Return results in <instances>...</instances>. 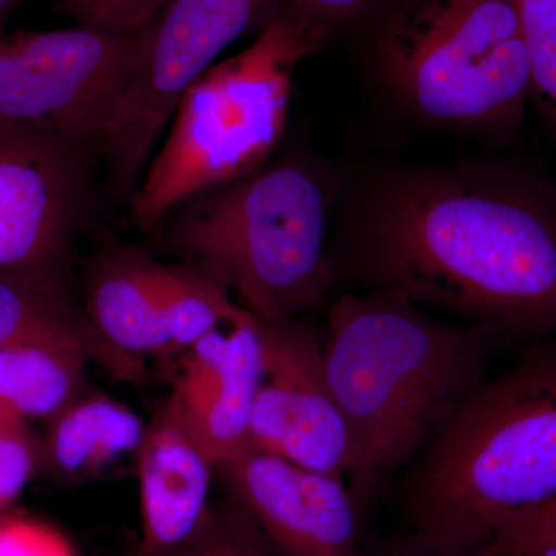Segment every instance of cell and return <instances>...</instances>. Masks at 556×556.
Returning a JSON list of instances; mask_svg holds the SVG:
<instances>
[{
	"label": "cell",
	"mask_w": 556,
	"mask_h": 556,
	"mask_svg": "<svg viewBox=\"0 0 556 556\" xmlns=\"http://www.w3.org/2000/svg\"><path fill=\"white\" fill-rule=\"evenodd\" d=\"M212 467L169 409L149 427L139 447L142 541L164 547L189 536L206 515Z\"/></svg>",
	"instance_id": "5bb4252c"
},
{
	"label": "cell",
	"mask_w": 556,
	"mask_h": 556,
	"mask_svg": "<svg viewBox=\"0 0 556 556\" xmlns=\"http://www.w3.org/2000/svg\"><path fill=\"white\" fill-rule=\"evenodd\" d=\"M159 262L135 251L109 255L91 274L87 316L110 346L137 358L172 350L159 288Z\"/></svg>",
	"instance_id": "9a60e30c"
},
{
	"label": "cell",
	"mask_w": 556,
	"mask_h": 556,
	"mask_svg": "<svg viewBox=\"0 0 556 556\" xmlns=\"http://www.w3.org/2000/svg\"><path fill=\"white\" fill-rule=\"evenodd\" d=\"M507 340L388 292H342L324 342L329 386L353 438L348 490L361 514L486 379Z\"/></svg>",
	"instance_id": "7a4b0ae2"
},
{
	"label": "cell",
	"mask_w": 556,
	"mask_h": 556,
	"mask_svg": "<svg viewBox=\"0 0 556 556\" xmlns=\"http://www.w3.org/2000/svg\"><path fill=\"white\" fill-rule=\"evenodd\" d=\"M332 197L303 161L265 164L175 208L167 217L170 247L222 281L254 316L294 320L334 288Z\"/></svg>",
	"instance_id": "5b68a950"
},
{
	"label": "cell",
	"mask_w": 556,
	"mask_h": 556,
	"mask_svg": "<svg viewBox=\"0 0 556 556\" xmlns=\"http://www.w3.org/2000/svg\"><path fill=\"white\" fill-rule=\"evenodd\" d=\"M556 497V340L475 388L408 464L399 503L412 532L464 551Z\"/></svg>",
	"instance_id": "3957f363"
},
{
	"label": "cell",
	"mask_w": 556,
	"mask_h": 556,
	"mask_svg": "<svg viewBox=\"0 0 556 556\" xmlns=\"http://www.w3.org/2000/svg\"><path fill=\"white\" fill-rule=\"evenodd\" d=\"M263 380L249 424L248 448L308 470L350 477L353 438L329 386L324 343L294 320L260 318Z\"/></svg>",
	"instance_id": "9c48e42d"
},
{
	"label": "cell",
	"mask_w": 556,
	"mask_h": 556,
	"mask_svg": "<svg viewBox=\"0 0 556 556\" xmlns=\"http://www.w3.org/2000/svg\"><path fill=\"white\" fill-rule=\"evenodd\" d=\"M175 0H54L53 10L79 25L139 30Z\"/></svg>",
	"instance_id": "7402d4cb"
},
{
	"label": "cell",
	"mask_w": 556,
	"mask_h": 556,
	"mask_svg": "<svg viewBox=\"0 0 556 556\" xmlns=\"http://www.w3.org/2000/svg\"><path fill=\"white\" fill-rule=\"evenodd\" d=\"M490 543L514 551L556 556V497L510 519L497 530Z\"/></svg>",
	"instance_id": "cb8c5ba5"
},
{
	"label": "cell",
	"mask_w": 556,
	"mask_h": 556,
	"mask_svg": "<svg viewBox=\"0 0 556 556\" xmlns=\"http://www.w3.org/2000/svg\"><path fill=\"white\" fill-rule=\"evenodd\" d=\"M380 2L382 0H277L273 20L285 22L321 51L340 33L357 27Z\"/></svg>",
	"instance_id": "44dd1931"
},
{
	"label": "cell",
	"mask_w": 556,
	"mask_h": 556,
	"mask_svg": "<svg viewBox=\"0 0 556 556\" xmlns=\"http://www.w3.org/2000/svg\"><path fill=\"white\" fill-rule=\"evenodd\" d=\"M156 270L164 328L172 350L190 348L249 313L236 303L228 287L200 266L159 263Z\"/></svg>",
	"instance_id": "e0dca14e"
},
{
	"label": "cell",
	"mask_w": 556,
	"mask_h": 556,
	"mask_svg": "<svg viewBox=\"0 0 556 556\" xmlns=\"http://www.w3.org/2000/svg\"><path fill=\"white\" fill-rule=\"evenodd\" d=\"M0 556H72V552L53 530L9 517L0 518Z\"/></svg>",
	"instance_id": "d4e9b609"
},
{
	"label": "cell",
	"mask_w": 556,
	"mask_h": 556,
	"mask_svg": "<svg viewBox=\"0 0 556 556\" xmlns=\"http://www.w3.org/2000/svg\"><path fill=\"white\" fill-rule=\"evenodd\" d=\"M233 503L280 556H365L362 514L345 479L243 450L218 466Z\"/></svg>",
	"instance_id": "8fae6325"
},
{
	"label": "cell",
	"mask_w": 556,
	"mask_h": 556,
	"mask_svg": "<svg viewBox=\"0 0 556 556\" xmlns=\"http://www.w3.org/2000/svg\"><path fill=\"white\" fill-rule=\"evenodd\" d=\"M262 380L260 318L249 311L188 348L166 408L218 467L248 448Z\"/></svg>",
	"instance_id": "7c38bea8"
},
{
	"label": "cell",
	"mask_w": 556,
	"mask_h": 556,
	"mask_svg": "<svg viewBox=\"0 0 556 556\" xmlns=\"http://www.w3.org/2000/svg\"><path fill=\"white\" fill-rule=\"evenodd\" d=\"M146 430L126 405L105 396L78 397L50 419L47 456L68 478L87 477L141 447Z\"/></svg>",
	"instance_id": "2e32d148"
},
{
	"label": "cell",
	"mask_w": 556,
	"mask_h": 556,
	"mask_svg": "<svg viewBox=\"0 0 556 556\" xmlns=\"http://www.w3.org/2000/svg\"><path fill=\"white\" fill-rule=\"evenodd\" d=\"M38 450L27 424L0 416V508L24 492L35 473Z\"/></svg>",
	"instance_id": "603a6c76"
},
{
	"label": "cell",
	"mask_w": 556,
	"mask_h": 556,
	"mask_svg": "<svg viewBox=\"0 0 556 556\" xmlns=\"http://www.w3.org/2000/svg\"><path fill=\"white\" fill-rule=\"evenodd\" d=\"M27 0H0V35L5 31L7 21L13 16L14 11L20 9L21 5Z\"/></svg>",
	"instance_id": "4316f807"
},
{
	"label": "cell",
	"mask_w": 556,
	"mask_h": 556,
	"mask_svg": "<svg viewBox=\"0 0 556 556\" xmlns=\"http://www.w3.org/2000/svg\"><path fill=\"white\" fill-rule=\"evenodd\" d=\"M365 556H484L482 548L464 551L447 544L428 540L426 536L409 532L408 535L386 538L376 541L372 546L364 547Z\"/></svg>",
	"instance_id": "484cf974"
},
{
	"label": "cell",
	"mask_w": 556,
	"mask_h": 556,
	"mask_svg": "<svg viewBox=\"0 0 556 556\" xmlns=\"http://www.w3.org/2000/svg\"><path fill=\"white\" fill-rule=\"evenodd\" d=\"M277 0H175L146 39L98 155L109 185L134 195L186 90L244 33L262 30Z\"/></svg>",
	"instance_id": "ba28073f"
},
{
	"label": "cell",
	"mask_w": 556,
	"mask_h": 556,
	"mask_svg": "<svg viewBox=\"0 0 556 556\" xmlns=\"http://www.w3.org/2000/svg\"><path fill=\"white\" fill-rule=\"evenodd\" d=\"M484 556H552L547 554H535V552H521L514 551V548H506L496 546V544H486L484 547Z\"/></svg>",
	"instance_id": "83f0119b"
},
{
	"label": "cell",
	"mask_w": 556,
	"mask_h": 556,
	"mask_svg": "<svg viewBox=\"0 0 556 556\" xmlns=\"http://www.w3.org/2000/svg\"><path fill=\"white\" fill-rule=\"evenodd\" d=\"M90 361L123 379L141 372L137 358L110 346L93 327L36 332L0 348V416L53 419L79 397Z\"/></svg>",
	"instance_id": "4fadbf2b"
},
{
	"label": "cell",
	"mask_w": 556,
	"mask_h": 556,
	"mask_svg": "<svg viewBox=\"0 0 556 556\" xmlns=\"http://www.w3.org/2000/svg\"><path fill=\"white\" fill-rule=\"evenodd\" d=\"M87 160L0 123V273H58L86 208Z\"/></svg>",
	"instance_id": "30bf717a"
},
{
	"label": "cell",
	"mask_w": 556,
	"mask_h": 556,
	"mask_svg": "<svg viewBox=\"0 0 556 556\" xmlns=\"http://www.w3.org/2000/svg\"><path fill=\"white\" fill-rule=\"evenodd\" d=\"M89 327L58 273H0V348L36 332Z\"/></svg>",
	"instance_id": "ac0fdd59"
},
{
	"label": "cell",
	"mask_w": 556,
	"mask_h": 556,
	"mask_svg": "<svg viewBox=\"0 0 556 556\" xmlns=\"http://www.w3.org/2000/svg\"><path fill=\"white\" fill-rule=\"evenodd\" d=\"M329 268L507 342L556 340V179L504 160L382 164L338 193Z\"/></svg>",
	"instance_id": "6da1fadb"
},
{
	"label": "cell",
	"mask_w": 556,
	"mask_h": 556,
	"mask_svg": "<svg viewBox=\"0 0 556 556\" xmlns=\"http://www.w3.org/2000/svg\"><path fill=\"white\" fill-rule=\"evenodd\" d=\"M532 83L530 98L556 144V0H521Z\"/></svg>",
	"instance_id": "ffe728a7"
},
{
	"label": "cell",
	"mask_w": 556,
	"mask_h": 556,
	"mask_svg": "<svg viewBox=\"0 0 556 556\" xmlns=\"http://www.w3.org/2000/svg\"><path fill=\"white\" fill-rule=\"evenodd\" d=\"M316 53L305 36L273 20L247 50L203 73L131 197V225L149 232L193 197L262 169L287 129L295 70Z\"/></svg>",
	"instance_id": "8992f818"
},
{
	"label": "cell",
	"mask_w": 556,
	"mask_h": 556,
	"mask_svg": "<svg viewBox=\"0 0 556 556\" xmlns=\"http://www.w3.org/2000/svg\"><path fill=\"white\" fill-rule=\"evenodd\" d=\"M139 30L76 25L0 35V123L100 153L144 46Z\"/></svg>",
	"instance_id": "52a82bcc"
},
{
	"label": "cell",
	"mask_w": 556,
	"mask_h": 556,
	"mask_svg": "<svg viewBox=\"0 0 556 556\" xmlns=\"http://www.w3.org/2000/svg\"><path fill=\"white\" fill-rule=\"evenodd\" d=\"M137 556H280L254 519L236 503L211 506L179 543L139 547Z\"/></svg>",
	"instance_id": "d6986e66"
},
{
	"label": "cell",
	"mask_w": 556,
	"mask_h": 556,
	"mask_svg": "<svg viewBox=\"0 0 556 556\" xmlns=\"http://www.w3.org/2000/svg\"><path fill=\"white\" fill-rule=\"evenodd\" d=\"M358 25L372 79L416 123L506 134L525 121L521 0H382Z\"/></svg>",
	"instance_id": "277c9868"
}]
</instances>
